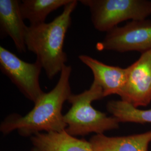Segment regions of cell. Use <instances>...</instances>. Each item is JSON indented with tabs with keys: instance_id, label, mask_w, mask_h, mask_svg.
Listing matches in <instances>:
<instances>
[{
	"instance_id": "obj_1",
	"label": "cell",
	"mask_w": 151,
	"mask_h": 151,
	"mask_svg": "<svg viewBox=\"0 0 151 151\" xmlns=\"http://www.w3.org/2000/svg\"><path fill=\"white\" fill-rule=\"evenodd\" d=\"M71 72V66L65 65L55 86L50 91L44 93L25 116L12 114L7 116L1 124V132L8 134L16 130L20 135L27 137L42 132L65 130L67 125L62 111L64 103L72 93L70 82Z\"/></svg>"
},
{
	"instance_id": "obj_2",
	"label": "cell",
	"mask_w": 151,
	"mask_h": 151,
	"mask_svg": "<svg viewBox=\"0 0 151 151\" xmlns=\"http://www.w3.org/2000/svg\"><path fill=\"white\" fill-rule=\"evenodd\" d=\"M78 2L72 0L52 22L27 27V48L36 55V60L41 65L49 80L60 73L67 60L63 49L65 38L71 24V15Z\"/></svg>"
},
{
	"instance_id": "obj_3",
	"label": "cell",
	"mask_w": 151,
	"mask_h": 151,
	"mask_svg": "<svg viewBox=\"0 0 151 151\" xmlns=\"http://www.w3.org/2000/svg\"><path fill=\"white\" fill-rule=\"evenodd\" d=\"M104 97L103 89L93 82L89 89L79 94H73L68 99L71 107L64 115L65 131L73 137L84 136L92 133L102 134L108 130L119 128V122L113 116L95 109L94 101Z\"/></svg>"
},
{
	"instance_id": "obj_4",
	"label": "cell",
	"mask_w": 151,
	"mask_h": 151,
	"mask_svg": "<svg viewBox=\"0 0 151 151\" xmlns=\"http://www.w3.org/2000/svg\"><path fill=\"white\" fill-rule=\"evenodd\" d=\"M88 7L94 27L108 32L127 20H141L151 15L149 0H81Z\"/></svg>"
},
{
	"instance_id": "obj_5",
	"label": "cell",
	"mask_w": 151,
	"mask_h": 151,
	"mask_svg": "<svg viewBox=\"0 0 151 151\" xmlns=\"http://www.w3.org/2000/svg\"><path fill=\"white\" fill-rule=\"evenodd\" d=\"M0 68L24 96L34 104L45 93L39 82V76L43 68L37 60L34 63L24 61L1 46Z\"/></svg>"
},
{
	"instance_id": "obj_6",
	"label": "cell",
	"mask_w": 151,
	"mask_h": 151,
	"mask_svg": "<svg viewBox=\"0 0 151 151\" xmlns=\"http://www.w3.org/2000/svg\"><path fill=\"white\" fill-rule=\"evenodd\" d=\"M98 48L119 53H145L151 49V20L129 21L114 28L106 32Z\"/></svg>"
},
{
	"instance_id": "obj_7",
	"label": "cell",
	"mask_w": 151,
	"mask_h": 151,
	"mask_svg": "<svg viewBox=\"0 0 151 151\" xmlns=\"http://www.w3.org/2000/svg\"><path fill=\"white\" fill-rule=\"evenodd\" d=\"M127 80L120 96L134 107H145L151 103V49L127 68Z\"/></svg>"
},
{
	"instance_id": "obj_8",
	"label": "cell",
	"mask_w": 151,
	"mask_h": 151,
	"mask_svg": "<svg viewBox=\"0 0 151 151\" xmlns=\"http://www.w3.org/2000/svg\"><path fill=\"white\" fill-rule=\"evenodd\" d=\"M79 60L87 65L93 75V81L103 89L104 97L120 95L127 80V68L106 65L86 55H80Z\"/></svg>"
},
{
	"instance_id": "obj_9",
	"label": "cell",
	"mask_w": 151,
	"mask_h": 151,
	"mask_svg": "<svg viewBox=\"0 0 151 151\" xmlns=\"http://www.w3.org/2000/svg\"><path fill=\"white\" fill-rule=\"evenodd\" d=\"M20 1L0 0V27L1 34L12 39L19 53L27 52L25 35L27 26L20 9Z\"/></svg>"
},
{
	"instance_id": "obj_10",
	"label": "cell",
	"mask_w": 151,
	"mask_h": 151,
	"mask_svg": "<svg viewBox=\"0 0 151 151\" xmlns=\"http://www.w3.org/2000/svg\"><path fill=\"white\" fill-rule=\"evenodd\" d=\"M30 140L32 151H93L89 141L70 135L65 130L39 133Z\"/></svg>"
},
{
	"instance_id": "obj_11",
	"label": "cell",
	"mask_w": 151,
	"mask_h": 151,
	"mask_svg": "<svg viewBox=\"0 0 151 151\" xmlns=\"http://www.w3.org/2000/svg\"><path fill=\"white\" fill-rule=\"evenodd\" d=\"M89 142L93 151H148L151 130L121 137L95 134Z\"/></svg>"
},
{
	"instance_id": "obj_12",
	"label": "cell",
	"mask_w": 151,
	"mask_h": 151,
	"mask_svg": "<svg viewBox=\"0 0 151 151\" xmlns=\"http://www.w3.org/2000/svg\"><path fill=\"white\" fill-rule=\"evenodd\" d=\"M72 0H23L20 9L24 19L30 22V25L45 22L49 14L62 6L70 3Z\"/></svg>"
},
{
	"instance_id": "obj_13",
	"label": "cell",
	"mask_w": 151,
	"mask_h": 151,
	"mask_svg": "<svg viewBox=\"0 0 151 151\" xmlns=\"http://www.w3.org/2000/svg\"><path fill=\"white\" fill-rule=\"evenodd\" d=\"M108 112L120 123L151 124V109L143 110L122 100H110L106 104Z\"/></svg>"
}]
</instances>
